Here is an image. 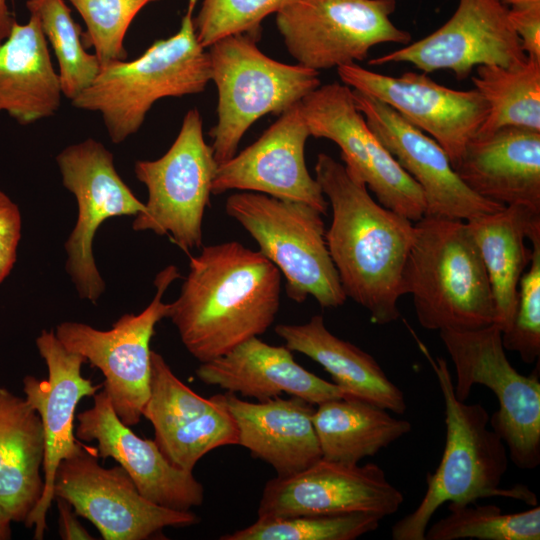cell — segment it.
<instances>
[{"label":"cell","mask_w":540,"mask_h":540,"mask_svg":"<svg viewBox=\"0 0 540 540\" xmlns=\"http://www.w3.org/2000/svg\"><path fill=\"white\" fill-rule=\"evenodd\" d=\"M418 342L443 395L446 439L438 467L427 474V489L422 500L392 526L391 538L425 540L432 516L446 502L470 504L478 499L500 496L535 505V494L525 486L500 488L509 457L504 441L489 428L490 415L482 404H467L456 398L446 360L432 358L427 348Z\"/></svg>","instance_id":"cell-3"},{"label":"cell","mask_w":540,"mask_h":540,"mask_svg":"<svg viewBox=\"0 0 540 540\" xmlns=\"http://www.w3.org/2000/svg\"><path fill=\"white\" fill-rule=\"evenodd\" d=\"M487 271L495 305V324L505 331L517 306L518 285L532 250L525 238L540 226V211L515 204L466 221Z\"/></svg>","instance_id":"cell-28"},{"label":"cell","mask_w":540,"mask_h":540,"mask_svg":"<svg viewBox=\"0 0 540 540\" xmlns=\"http://www.w3.org/2000/svg\"><path fill=\"white\" fill-rule=\"evenodd\" d=\"M156 1L159 0H66L83 19V44L94 49L100 66L127 58L124 41L130 24L146 5Z\"/></svg>","instance_id":"cell-36"},{"label":"cell","mask_w":540,"mask_h":540,"mask_svg":"<svg viewBox=\"0 0 540 540\" xmlns=\"http://www.w3.org/2000/svg\"><path fill=\"white\" fill-rule=\"evenodd\" d=\"M179 277L174 265L161 270L154 280L156 293L150 304L137 315H122L109 330L73 321L62 322L55 329L67 350L82 355L101 371L103 389L127 426L141 420L150 389V342L156 324L169 314L170 303L162 301L163 295Z\"/></svg>","instance_id":"cell-11"},{"label":"cell","mask_w":540,"mask_h":540,"mask_svg":"<svg viewBox=\"0 0 540 540\" xmlns=\"http://www.w3.org/2000/svg\"><path fill=\"white\" fill-rule=\"evenodd\" d=\"M312 421L322 458L359 464L411 431V423L388 410L355 398L317 405Z\"/></svg>","instance_id":"cell-29"},{"label":"cell","mask_w":540,"mask_h":540,"mask_svg":"<svg viewBox=\"0 0 540 540\" xmlns=\"http://www.w3.org/2000/svg\"><path fill=\"white\" fill-rule=\"evenodd\" d=\"M503 5L511 8H522L540 4V0H499Z\"/></svg>","instance_id":"cell-43"},{"label":"cell","mask_w":540,"mask_h":540,"mask_svg":"<svg viewBox=\"0 0 540 540\" xmlns=\"http://www.w3.org/2000/svg\"><path fill=\"white\" fill-rule=\"evenodd\" d=\"M440 338L456 372V398L466 401L474 385L496 396L499 409L490 427L504 441L508 456L521 469L540 464V381L538 370L519 373L506 356L502 331L495 323L474 330H441Z\"/></svg>","instance_id":"cell-8"},{"label":"cell","mask_w":540,"mask_h":540,"mask_svg":"<svg viewBox=\"0 0 540 540\" xmlns=\"http://www.w3.org/2000/svg\"><path fill=\"white\" fill-rule=\"evenodd\" d=\"M382 516L374 513L300 515L260 519L222 535L221 540H354L375 531Z\"/></svg>","instance_id":"cell-33"},{"label":"cell","mask_w":540,"mask_h":540,"mask_svg":"<svg viewBox=\"0 0 540 540\" xmlns=\"http://www.w3.org/2000/svg\"><path fill=\"white\" fill-rule=\"evenodd\" d=\"M63 93L47 40L35 15L14 22L0 42V113L21 125L54 116Z\"/></svg>","instance_id":"cell-25"},{"label":"cell","mask_w":540,"mask_h":540,"mask_svg":"<svg viewBox=\"0 0 540 540\" xmlns=\"http://www.w3.org/2000/svg\"><path fill=\"white\" fill-rule=\"evenodd\" d=\"M499 0H458L453 15L428 36L371 59L369 65L411 63L424 73L450 70L467 78L479 65L513 67L527 54Z\"/></svg>","instance_id":"cell-15"},{"label":"cell","mask_w":540,"mask_h":540,"mask_svg":"<svg viewBox=\"0 0 540 540\" xmlns=\"http://www.w3.org/2000/svg\"><path fill=\"white\" fill-rule=\"evenodd\" d=\"M43 428L26 401L0 386V517L25 522L42 496Z\"/></svg>","instance_id":"cell-27"},{"label":"cell","mask_w":540,"mask_h":540,"mask_svg":"<svg viewBox=\"0 0 540 540\" xmlns=\"http://www.w3.org/2000/svg\"><path fill=\"white\" fill-rule=\"evenodd\" d=\"M449 514L425 532V540H539L540 507L503 513L497 505L448 503Z\"/></svg>","instance_id":"cell-32"},{"label":"cell","mask_w":540,"mask_h":540,"mask_svg":"<svg viewBox=\"0 0 540 540\" xmlns=\"http://www.w3.org/2000/svg\"><path fill=\"white\" fill-rule=\"evenodd\" d=\"M218 403V394L204 398L185 385L159 353L151 351L149 396L143 408L155 437L196 423Z\"/></svg>","instance_id":"cell-34"},{"label":"cell","mask_w":540,"mask_h":540,"mask_svg":"<svg viewBox=\"0 0 540 540\" xmlns=\"http://www.w3.org/2000/svg\"><path fill=\"white\" fill-rule=\"evenodd\" d=\"M471 81L488 108L476 135L504 127L540 131V59L527 55L513 67L479 65Z\"/></svg>","instance_id":"cell-30"},{"label":"cell","mask_w":540,"mask_h":540,"mask_svg":"<svg viewBox=\"0 0 540 540\" xmlns=\"http://www.w3.org/2000/svg\"><path fill=\"white\" fill-rule=\"evenodd\" d=\"M453 169L486 200L540 211V131L504 127L475 135Z\"/></svg>","instance_id":"cell-22"},{"label":"cell","mask_w":540,"mask_h":540,"mask_svg":"<svg viewBox=\"0 0 540 540\" xmlns=\"http://www.w3.org/2000/svg\"><path fill=\"white\" fill-rule=\"evenodd\" d=\"M56 162L78 206L76 224L65 242L66 271L79 297L95 303L105 290L93 255L95 233L109 218L142 213L145 203L118 174L113 154L93 138L67 146Z\"/></svg>","instance_id":"cell-13"},{"label":"cell","mask_w":540,"mask_h":540,"mask_svg":"<svg viewBox=\"0 0 540 540\" xmlns=\"http://www.w3.org/2000/svg\"><path fill=\"white\" fill-rule=\"evenodd\" d=\"M196 4L188 0L175 34L156 40L136 59L101 65L93 82L71 101L77 109L99 113L113 143L135 134L158 100L201 93L211 81L209 54L194 28Z\"/></svg>","instance_id":"cell-5"},{"label":"cell","mask_w":540,"mask_h":540,"mask_svg":"<svg viewBox=\"0 0 540 540\" xmlns=\"http://www.w3.org/2000/svg\"><path fill=\"white\" fill-rule=\"evenodd\" d=\"M154 441L170 463L186 471H192L208 452L238 445L237 426L225 394H218V404L195 424L155 437Z\"/></svg>","instance_id":"cell-35"},{"label":"cell","mask_w":540,"mask_h":540,"mask_svg":"<svg viewBox=\"0 0 540 540\" xmlns=\"http://www.w3.org/2000/svg\"><path fill=\"white\" fill-rule=\"evenodd\" d=\"M402 273V295L413 298L427 330H474L495 322L491 285L466 221L424 215Z\"/></svg>","instance_id":"cell-4"},{"label":"cell","mask_w":540,"mask_h":540,"mask_svg":"<svg viewBox=\"0 0 540 540\" xmlns=\"http://www.w3.org/2000/svg\"><path fill=\"white\" fill-rule=\"evenodd\" d=\"M77 423L76 438L96 441L98 456L114 459L151 502L180 511L203 503L204 488L192 471L170 463L154 440L139 437L124 424L103 388L94 394L93 405L77 415Z\"/></svg>","instance_id":"cell-20"},{"label":"cell","mask_w":540,"mask_h":540,"mask_svg":"<svg viewBox=\"0 0 540 540\" xmlns=\"http://www.w3.org/2000/svg\"><path fill=\"white\" fill-rule=\"evenodd\" d=\"M275 333L291 351L299 352L327 371L345 398H355L403 414L406 401L376 359L353 343L331 333L321 315L304 324H278Z\"/></svg>","instance_id":"cell-26"},{"label":"cell","mask_w":540,"mask_h":540,"mask_svg":"<svg viewBox=\"0 0 540 540\" xmlns=\"http://www.w3.org/2000/svg\"><path fill=\"white\" fill-rule=\"evenodd\" d=\"M59 513V534L63 540L95 539L78 521L72 506L64 499L55 497Z\"/></svg>","instance_id":"cell-41"},{"label":"cell","mask_w":540,"mask_h":540,"mask_svg":"<svg viewBox=\"0 0 540 540\" xmlns=\"http://www.w3.org/2000/svg\"><path fill=\"white\" fill-rule=\"evenodd\" d=\"M299 107L310 136L334 142L348 173L369 190L386 188L400 178L402 167L367 125L349 86L320 85Z\"/></svg>","instance_id":"cell-24"},{"label":"cell","mask_w":540,"mask_h":540,"mask_svg":"<svg viewBox=\"0 0 540 540\" xmlns=\"http://www.w3.org/2000/svg\"><path fill=\"white\" fill-rule=\"evenodd\" d=\"M22 219L19 207L0 191V284L16 262L21 239Z\"/></svg>","instance_id":"cell-39"},{"label":"cell","mask_w":540,"mask_h":540,"mask_svg":"<svg viewBox=\"0 0 540 540\" xmlns=\"http://www.w3.org/2000/svg\"><path fill=\"white\" fill-rule=\"evenodd\" d=\"M11 535V523L0 517V540L10 539Z\"/></svg>","instance_id":"cell-44"},{"label":"cell","mask_w":540,"mask_h":540,"mask_svg":"<svg viewBox=\"0 0 540 540\" xmlns=\"http://www.w3.org/2000/svg\"><path fill=\"white\" fill-rule=\"evenodd\" d=\"M14 22L8 0H0V42L9 35Z\"/></svg>","instance_id":"cell-42"},{"label":"cell","mask_w":540,"mask_h":540,"mask_svg":"<svg viewBox=\"0 0 540 540\" xmlns=\"http://www.w3.org/2000/svg\"><path fill=\"white\" fill-rule=\"evenodd\" d=\"M238 430V445L271 465L277 476L303 471L322 458L312 421L313 404L292 396L249 402L226 392Z\"/></svg>","instance_id":"cell-23"},{"label":"cell","mask_w":540,"mask_h":540,"mask_svg":"<svg viewBox=\"0 0 540 540\" xmlns=\"http://www.w3.org/2000/svg\"><path fill=\"white\" fill-rule=\"evenodd\" d=\"M218 164L203 136L196 108L185 114L179 133L156 160H138L136 178L147 188L145 210L135 216V231L169 235L186 253L202 246V222Z\"/></svg>","instance_id":"cell-9"},{"label":"cell","mask_w":540,"mask_h":540,"mask_svg":"<svg viewBox=\"0 0 540 540\" xmlns=\"http://www.w3.org/2000/svg\"><path fill=\"white\" fill-rule=\"evenodd\" d=\"M197 378L206 385L218 386L229 393L266 401L282 393L301 398L313 405L345 398L340 387L298 364L292 351L252 337L226 354L196 369Z\"/></svg>","instance_id":"cell-21"},{"label":"cell","mask_w":540,"mask_h":540,"mask_svg":"<svg viewBox=\"0 0 540 540\" xmlns=\"http://www.w3.org/2000/svg\"><path fill=\"white\" fill-rule=\"evenodd\" d=\"M337 73L342 83L385 103L427 133L446 152L452 167L487 116V103L476 89H451L425 73L408 71L394 77L357 63L340 66Z\"/></svg>","instance_id":"cell-14"},{"label":"cell","mask_w":540,"mask_h":540,"mask_svg":"<svg viewBox=\"0 0 540 540\" xmlns=\"http://www.w3.org/2000/svg\"><path fill=\"white\" fill-rule=\"evenodd\" d=\"M508 16L524 52L540 59V4L509 8Z\"/></svg>","instance_id":"cell-40"},{"label":"cell","mask_w":540,"mask_h":540,"mask_svg":"<svg viewBox=\"0 0 540 540\" xmlns=\"http://www.w3.org/2000/svg\"><path fill=\"white\" fill-rule=\"evenodd\" d=\"M396 0H291L276 26L297 64L315 71L364 61L376 45L411 41L390 16Z\"/></svg>","instance_id":"cell-10"},{"label":"cell","mask_w":540,"mask_h":540,"mask_svg":"<svg viewBox=\"0 0 540 540\" xmlns=\"http://www.w3.org/2000/svg\"><path fill=\"white\" fill-rule=\"evenodd\" d=\"M352 94L371 131L421 188L425 215L467 221L504 209L471 191L434 139L378 99L355 89Z\"/></svg>","instance_id":"cell-18"},{"label":"cell","mask_w":540,"mask_h":540,"mask_svg":"<svg viewBox=\"0 0 540 540\" xmlns=\"http://www.w3.org/2000/svg\"><path fill=\"white\" fill-rule=\"evenodd\" d=\"M281 273L237 241L204 246L169 314L187 351L200 363L258 337L279 311Z\"/></svg>","instance_id":"cell-1"},{"label":"cell","mask_w":540,"mask_h":540,"mask_svg":"<svg viewBox=\"0 0 540 540\" xmlns=\"http://www.w3.org/2000/svg\"><path fill=\"white\" fill-rule=\"evenodd\" d=\"M291 0H203L193 19L199 43L208 48L234 34L247 33L260 39L261 23Z\"/></svg>","instance_id":"cell-37"},{"label":"cell","mask_w":540,"mask_h":540,"mask_svg":"<svg viewBox=\"0 0 540 540\" xmlns=\"http://www.w3.org/2000/svg\"><path fill=\"white\" fill-rule=\"evenodd\" d=\"M308 137L298 102L281 113L254 143L218 166L212 194L257 192L304 202L326 214L328 202L305 162Z\"/></svg>","instance_id":"cell-19"},{"label":"cell","mask_w":540,"mask_h":540,"mask_svg":"<svg viewBox=\"0 0 540 540\" xmlns=\"http://www.w3.org/2000/svg\"><path fill=\"white\" fill-rule=\"evenodd\" d=\"M402 492L375 463L345 464L321 458L303 471L269 480L262 491L258 518L398 511Z\"/></svg>","instance_id":"cell-16"},{"label":"cell","mask_w":540,"mask_h":540,"mask_svg":"<svg viewBox=\"0 0 540 540\" xmlns=\"http://www.w3.org/2000/svg\"><path fill=\"white\" fill-rule=\"evenodd\" d=\"M96 448L83 446L56 470L54 498L66 500L78 516L91 522L104 540H147L163 537L167 527L199 522L190 511L159 506L145 498L120 466L104 468Z\"/></svg>","instance_id":"cell-12"},{"label":"cell","mask_w":540,"mask_h":540,"mask_svg":"<svg viewBox=\"0 0 540 540\" xmlns=\"http://www.w3.org/2000/svg\"><path fill=\"white\" fill-rule=\"evenodd\" d=\"M528 239L531 260L519 281L516 311L510 326L502 332V343L505 350L518 353L524 363L532 364L540 356V226Z\"/></svg>","instance_id":"cell-38"},{"label":"cell","mask_w":540,"mask_h":540,"mask_svg":"<svg viewBox=\"0 0 540 540\" xmlns=\"http://www.w3.org/2000/svg\"><path fill=\"white\" fill-rule=\"evenodd\" d=\"M257 41L241 33L208 47L211 81L218 91V118L209 136L218 166L237 153L242 137L259 118L280 115L321 85L318 71L276 61Z\"/></svg>","instance_id":"cell-6"},{"label":"cell","mask_w":540,"mask_h":540,"mask_svg":"<svg viewBox=\"0 0 540 540\" xmlns=\"http://www.w3.org/2000/svg\"><path fill=\"white\" fill-rule=\"evenodd\" d=\"M40 356L46 363L47 380L27 375L23 379L26 401L38 413L44 436V487L42 496L26 518L27 528H34V539L42 540L47 530L46 517L54 500V480L59 464L78 453L83 445L75 436L76 408L84 397L94 396L103 388L81 374L85 358L67 350L54 330H42L36 339Z\"/></svg>","instance_id":"cell-17"},{"label":"cell","mask_w":540,"mask_h":540,"mask_svg":"<svg viewBox=\"0 0 540 540\" xmlns=\"http://www.w3.org/2000/svg\"><path fill=\"white\" fill-rule=\"evenodd\" d=\"M225 211L284 276L291 300L303 303L311 296L322 308L345 303L320 211L304 202L250 191L230 195Z\"/></svg>","instance_id":"cell-7"},{"label":"cell","mask_w":540,"mask_h":540,"mask_svg":"<svg viewBox=\"0 0 540 540\" xmlns=\"http://www.w3.org/2000/svg\"><path fill=\"white\" fill-rule=\"evenodd\" d=\"M315 179L332 209L326 243L346 297L375 324L396 321L414 222L376 202L366 184L328 154H318Z\"/></svg>","instance_id":"cell-2"},{"label":"cell","mask_w":540,"mask_h":540,"mask_svg":"<svg viewBox=\"0 0 540 540\" xmlns=\"http://www.w3.org/2000/svg\"><path fill=\"white\" fill-rule=\"evenodd\" d=\"M66 3V0H27L26 8L40 22L57 60L63 96L72 101L93 82L100 63L94 53L87 52L81 27Z\"/></svg>","instance_id":"cell-31"}]
</instances>
